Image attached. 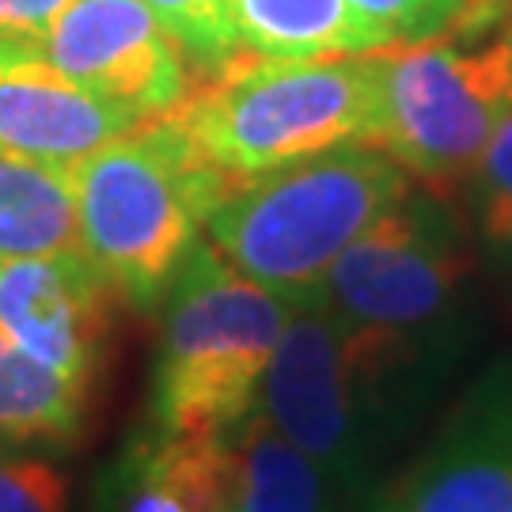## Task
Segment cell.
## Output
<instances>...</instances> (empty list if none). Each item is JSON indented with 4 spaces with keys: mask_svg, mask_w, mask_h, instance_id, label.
<instances>
[{
    "mask_svg": "<svg viewBox=\"0 0 512 512\" xmlns=\"http://www.w3.org/2000/svg\"><path fill=\"white\" fill-rule=\"evenodd\" d=\"M452 368L456 361L349 327L296 296L255 406L353 505Z\"/></svg>",
    "mask_w": 512,
    "mask_h": 512,
    "instance_id": "obj_1",
    "label": "cell"
},
{
    "mask_svg": "<svg viewBox=\"0 0 512 512\" xmlns=\"http://www.w3.org/2000/svg\"><path fill=\"white\" fill-rule=\"evenodd\" d=\"M80 251L129 308H160L228 183L167 114L69 167Z\"/></svg>",
    "mask_w": 512,
    "mask_h": 512,
    "instance_id": "obj_2",
    "label": "cell"
},
{
    "mask_svg": "<svg viewBox=\"0 0 512 512\" xmlns=\"http://www.w3.org/2000/svg\"><path fill=\"white\" fill-rule=\"evenodd\" d=\"M372 54L315 61L236 54L194 84L167 118L228 183H247L330 148L372 145L380 114Z\"/></svg>",
    "mask_w": 512,
    "mask_h": 512,
    "instance_id": "obj_3",
    "label": "cell"
},
{
    "mask_svg": "<svg viewBox=\"0 0 512 512\" xmlns=\"http://www.w3.org/2000/svg\"><path fill=\"white\" fill-rule=\"evenodd\" d=\"M406 190L410 175L384 148L342 145L236 183L205 228L239 274L296 300L403 202Z\"/></svg>",
    "mask_w": 512,
    "mask_h": 512,
    "instance_id": "obj_4",
    "label": "cell"
},
{
    "mask_svg": "<svg viewBox=\"0 0 512 512\" xmlns=\"http://www.w3.org/2000/svg\"><path fill=\"white\" fill-rule=\"evenodd\" d=\"M293 300L243 277L213 243H194L164 296L152 368V433L224 437L258 403Z\"/></svg>",
    "mask_w": 512,
    "mask_h": 512,
    "instance_id": "obj_5",
    "label": "cell"
},
{
    "mask_svg": "<svg viewBox=\"0 0 512 512\" xmlns=\"http://www.w3.org/2000/svg\"><path fill=\"white\" fill-rule=\"evenodd\" d=\"M467 281L471 262L459 220L437 194L410 186L304 296L349 327L459 361L471 334Z\"/></svg>",
    "mask_w": 512,
    "mask_h": 512,
    "instance_id": "obj_6",
    "label": "cell"
},
{
    "mask_svg": "<svg viewBox=\"0 0 512 512\" xmlns=\"http://www.w3.org/2000/svg\"><path fill=\"white\" fill-rule=\"evenodd\" d=\"M376 61V141L406 175L444 186L471 175L512 114V42L459 46L452 35L399 42Z\"/></svg>",
    "mask_w": 512,
    "mask_h": 512,
    "instance_id": "obj_7",
    "label": "cell"
},
{
    "mask_svg": "<svg viewBox=\"0 0 512 512\" xmlns=\"http://www.w3.org/2000/svg\"><path fill=\"white\" fill-rule=\"evenodd\" d=\"M35 54L133 122L171 114L194 88L190 57L145 0H69Z\"/></svg>",
    "mask_w": 512,
    "mask_h": 512,
    "instance_id": "obj_8",
    "label": "cell"
},
{
    "mask_svg": "<svg viewBox=\"0 0 512 512\" xmlns=\"http://www.w3.org/2000/svg\"><path fill=\"white\" fill-rule=\"evenodd\" d=\"M368 512H512V365L467 387L421 456L372 497Z\"/></svg>",
    "mask_w": 512,
    "mask_h": 512,
    "instance_id": "obj_9",
    "label": "cell"
},
{
    "mask_svg": "<svg viewBox=\"0 0 512 512\" xmlns=\"http://www.w3.org/2000/svg\"><path fill=\"white\" fill-rule=\"evenodd\" d=\"M114 300L84 251L0 262V330L84 395L107 365Z\"/></svg>",
    "mask_w": 512,
    "mask_h": 512,
    "instance_id": "obj_10",
    "label": "cell"
},
{
    "mask_svg": "<svg viewBox=\"0 0 512 512\" xmlns=\"http://www.w3.org/2000/svg\"><path fill=\"white\" fill-rule=\"evenodd\" d=\"M133 126L129 114L84 92L50 61L0 46V152L69 171Z\"/></svg>",
    "mask_w": 512,
    "mask_h": 512,
    "instance_id": "obj_11",
    "label": "cell"
},
{
    "mask_svg": "<svg viewBox=\"0 0 512 512\" xmlns=\"http://www.w3.org/2000/svg\"><path fill=\"white\" fill-rule=\"evenodd\" d=\"M224 459L232 512H346L349 505L342 486L258 406L224 433Z\"/></svg>",
    "mask_w": 512,
    "mask_h": 512,
    "instance_id": "obj_12",
    "label": "cell"
},
{
    "mask_svg": "<svg viewBox=\"0 0 512 512\" xmlns=\"http://www.w3.org/2000/svg\"><path fill=\"white\" fill-rule=\"evenodd\" d=\"M236 54L262 61H315L384 50L387 38L349 0H228Z\"/></svg>",
    "mask_w": 512,
    "mask_h": 512,
    "instance_id": "obj_13",
    "label": "cell"
},
{
    "mask_svg": "<svg viewBox=\"0 0 512 512\" xmlns=\"http://www.w3.org/2000/svg\"><path fill=\"white\" fill-rule=\"evenodd\" d=\"M118 512H232L220 437H148L118 471Z\"/></svg>",
    "mask_w": 512,
    "mask_h": 512,
    "instance_id": "obj_14",
    "label": "cell"
},
{
    "mask_svg": "<svg viewBox=\"0 0 512 512\" xmlns=\"http://www.w3.org/2000/svg\"><path fill=\"white\" fill-rule=\"evenodd\" d=\"M65 251H80L69 171L0 152V262Z\"/></svg>",
    "mask_w": 512,
    "mask_h": 512,
    "instance_id": "obj_15",
    "label": "cell"
},
{
    "mask_svg": "<svg viewBox=\"0 0 512 512\" xmlns=\"http://www.w3.org/2000/svg\"><path fill=\"white\" fill-rule=\"evenodd\" d=\"M88 399L0 330V448L69 444L84 429Z\"/></svg>",
    "mask_w": 512,
    "mask_h": 512,
    "instance_id": "obj_16",
    "label": "cell"
},
{
    "mask_svg": "<svg viewBox=\"0 0 512 512\" xmlns=\"http://www.w3.org/2000/svg\"><path fill=\"white\" fill-rule=\"evenodd\" d=\"M471 213L482 247L512 266V114L471 167Z\"/></svg>",
    "mask_w": 512,
    "mask_h": 512,
    "instance_id": "obj_17",
    "label": "cell"
},
{
    "mask_svg": "<svg viewBox=\"0 0 512 512\" xmlns=\"http://www.w3.org/2000/svg\"><path fill=\"white\" fill-rule=\"evenodd\" d=\"M202 76L217 73L236 57L228 0H145Z\"/></svg>",
    "mask_w": 512,
    "mask_h": 512,
    "instance_id": "obj_18",
    "label": "cell"
},
{
    "mask_svg": "<svg viewBox=\"0 0 512 512\" xmlns=\"http://www.w3.org/2000/svg\"><path fill=\"white\" fill-rule=\"evenodd\" d=\"M349 8L368 19L387 38V46H399L452 35L467 0H349Z\"/></svg>",
    "mask_w": 512,
    "mask_h": 512,
    "instance_id": "obj_19",
    "label": "cell"
},
{
    "mask_svg": "<svg viewBox=\"0 0 512 512\" xmlns=\"http://www.w3.org/2000/svg\"><path fill=\"white\" fill-rule=\"evenodd\" d=\"M69 482L50 459L0 448V512H65Z\"/></svg>",
    "mask_w": 512,
    "mask_h": 512,
    "instance_id": "obj_20",
    "label": "cell"
},
{
    "mask_svg": "<svg viewBox=\"0 0 512 512\" xmlns=\"http://www.w3.org/2000/svg\"><path fill=\"white\" fill-rule=\"evenodd\" d=\"M65 4L69 0H0V46L35 54L38 38L65 12Z\"/></svg>",
    "mask_w": 512,
    "mask_h": 512,
    "instance_id": "obj_21",
    "label": "cell"
},
{
    "mask_svg": "<svg viewBox=\"0 0 512 512\" xmlns=\"http://www.w3.org/2000/svg\"><path fill=\"white\" fill-rule=\"evenodd\" d=\"M452 35L459 42H471L482 35H505L512 42V0H467Z\"/></svg>",
    "mask_w": 512,
    "mask_h": 512,
    "instance_id": "obj_22",
    "label": "cell"
}]
</instances>
